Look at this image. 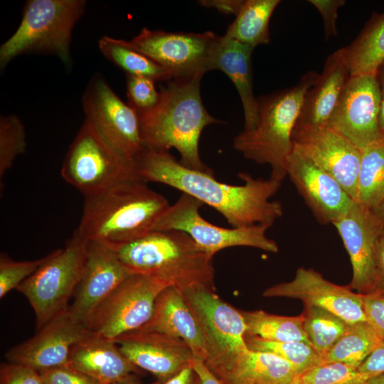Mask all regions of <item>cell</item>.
Returning <instances> with one entry per match:
<instances>
[{
    "mask_svg": "<svg viewBox=\"0 0 384 384\" xmlns=\"http://www.w3.org/2000/svg\"><path fill=\"white\" fill-rule=\"evenodd\" d=\"M373 292L384 294V231L380 235L376 244L375 277Z\"/></svg>",
    "mask_w": 384,
    "mask_h": 384,
    "instance_id": "ee69618b",
    "label": "cell"
},
{
    "mask_svg": "<svg viewBox=\"0 0 384 384\" xmlns=\"http://www.w3.org/2000/svg\"><path fill=\"white\" fill-rule=\"evenodd\" d=\"M37 331L34 336L5 353L9 362L38 372L65 366L73 346L90 332L68 309Z\"/></svg>",
    "mask_w": 384,
    "mask_h": 384,
    "instance_id": "d6986e66",
    "label": "cell"
},
{
    "mask_svg": "<svg viewBox=\"0 0 384 384\" xmlns=\"http://www.w3.org/2000/svg\"><path fill=\"white\" fill-rule=\"evenodd\" d=\"M298 375L278 356L248 350L242 353L220 380L223 384H292Z\"/></svg>",
    "mask_w": 384,
    "mask_h": 384,
    "instance_id": "484cf974",
    "label": "cell"
},
{
    "mask_svg": "<svg viewBox=\"0 0 384 384\" xmlns=\"http://www.w3.org/2000/svg\"><path fill=\"white\" fill-rule=\"evenodd\" d=\"M262 296L299 299L304 304L329 311L348 324L367 321L362 294L353 292L348 285L328 281L311 268L299 267L292 280L266 289Z\"/></svg>",
    "mask_w": 384,
    "mask_h": 384,
    "instance_id": "ac0fdd59",
    "label": "cell"
},
{
    "mask_svg": "<svg viewBox=\"0 0 384 384\" xmlns=\"http://www.w3.org/2000/svg\"><path fill=\"white\" fill-rule=\"evenodd\" d=\"M363 301L367 322L381 339L384 338V294H365Z\"/></svg>",
    "mask_w": 384,
    "mask_h": 384,
    "instance_id": "60d3db41",
    "label": "cell"
},
{
    "mask_svg": "<svg viewBox=\"0 0 384 384\" xmlns=\"http://www.w3.org/2000/svg\"><path fill=\"white\" fill-rule=\"evenodd\" d=\"M343 49L350 76L376 75L384 63V12L373 15L359 35Z\"/></svg>",
    "mask_w": 384,
    "mask_h": 384,
    "instance_id": "4316f807",
    "label": "cell"
},
{
    "mask_svg": "<svg viewBox=\"0 0 384 384\" xmlns=\"http://www.w3.org/2000/svg\"><path fill=\"white\" fill-rule=\"evenodd\" d=\"M203 75L167 81L159 88L160 100L150 112L138 115L145 149L169 151L174 148L184 166L214 173L201 160L199 139L204 128L223 122L210 115L201 100Z\"/></svg>",
    "mask_w": 384,
    "mask_h": 384,
    "instance_id": "7a4b0ae2",
    "label": "cell"
},
{
    "mask_svg": "<svg viewBox=\"0 0 384 384\" xmlns=\"http://www.w3.org/2000/svg\"><path fill=\"white\" fill-rule=\"evenodd\" d=\"M133 273L110 247L87 241L82 272L68 311L86 327L98 306Z\"/></svg>",
    "mask_w": 384,
    "mask_h": 384,
    "instance_id": "e0dca14e",
    "label": "cell"
},
{
    "mask_svg": "<svg viewBox=\"0 0 384 384\" xmlns=\"http://www.w3.org/2000/svg\"><path fill=\"white\" fill-rule=\"evenodd\" d=\"M82 102L85 120L112 147L135 161L144 149L137 113L99 73L90 78Z\"/></svg>",
    "mask_w": 384,
    "mask_h": 384,
    "instance_id": "7c38bea8",
    "label": "cell"
},
{
    "mask_svg": "<svg viewBox=\"0 0 384 384\" xmlns=\"http://www.w3.org/2000/svg\"><path fill=\"white\" fill-rule=\"evenodd\" d=\"M114 341L132 364L151 373L161 383L189 365L194 358L184 341L159 332L138 330Z\"/></svg>",
    "mask_w": 384,
    "mask_h": 384,
    "instance_id": "44dd1931",
    "label": "cell"
},
{
    "mask_svg": "<svg viewBox=\"0 0 384 384\" xmlns=\"http://www.w3.org/2000/svg\"><path fill=\"white\" fill-rule=\"evenodd\" d=\"M169 206L146 182H125L85 197L77 230L87 241L116 247L152 231Z\"/></svg>",
    "mask_w": 384,
    "mask_h": 384,
    "instance_id": "3957f363",
    "label": "cell"
},
{
    "mask_svg": "<svg viewBox=\"0 0 384 384\" xmlns=\"http://www.w3.org/2000/svg\"><path fill=\"white\" fill-rule=\"evenodd\" d=\"M198 3L205 7L213 8L224 14H235L239 13L244 0H201Z\"/></svg>",
    "mask_w": 384,
    "mask_h": 384,
    "instance_id": "f6af8a7d",
    "label": "cell"
},
{
    "mask_svg": "<svg viewBox=\"0 0 384 384\" xmlns=\"http://www.w3.org/2000/svg\"><path fill=\"white\" fill-rule=\"evenodd\" d=\"M358 370L368 378L384 373V338L380 340Z\"/></svg>",
    "mask_w": 384,
    "mask_h": 384,
    "instance_id": "7bdbcfd3",
    "label": "cell"
},
{
    "mask_svg": "<svg viewBox=\"0 0 384 384\" xmlns=\"http://www.w3.org/2000/svg\"><path fill=\"white\" fill-rule=\"evenodd\" d=\"M246 325V334L262 339L277 341L311 343L304 331L302 314L286 316L269 314L262 310L241 311Z\"/></svg>",
    "mask_w": 384,
    "mask_h": 384,
    "instance_id": "f546056e",
    "label": "cell"
},
{
    "mask_svg": "<svg viewBox=\"0 0 384 384\" xmlns=\"http://www.w3.org/2000/svg\"><path fill=\"white\" fill-rule=\"evenodd\" d=\"M24 126L15 114L0 117V178L13 165L16 158L26 151Z\"/></svg>",
    "mask_w": 384,
    "mask_h": 384,
    "instance_id": "e575fe53",
    "label": "cell"
},
{
    "mask_svg": "<svg viewBox=\"0 0 384 384\" xmlns=\"http://www.w3.org/2000/svg\"><path fill=\"white\" fill-rule=\"evenodd\" d=\"M0 384L44 383L37 370L21 364L9 362L1 365Z\"/></svg>",
    "mask_w": 384,
    "mask_h": 384,
    "instance_id": "f35d334b",
    "label": "cell"
},
{
    "mask_svg": "<svg viewBox=\"0 0 384 384\" xmlns=\"http://www.w3.org/2000/svg\"><path fill=\"white\" fill-rule=\"evenodd\" d=\"M247 348L253 351L275 354L287 361L298 376L324 363L320 354L310 345L298 341L277 342L255 336H245Z\"/></svg>",
    "mask_w": 384,
    "mask_h": 384,
    "instance_id": "836d02e7",
    "label": "cell"
},
{
    "mask_svg": "<svg viewBox=\"0 0 384 384\" xmlns=\"http://www.w3.org/2000/svg\"><path fill=\"white\" fill-rule=\"evenodd\" d=\"M376 76L380 92L378 125L380 139L384 140V63L379 68Z\"/></svg>",
    "mask_w": 384,
    "mask_h": 384,
    "instance_id": "c3c4849f",
    "label": "cell"
},
{
    "mask_svg": "<svg viewBox=\"0 0 384 384\" xmlns=\"http://www.w3.org/2000/svg\"><path fill=\"white\" fill-rule=\"evenodd\" d=\"M279 0H245L225 36L252 48L270 42L269 23Z\"/></svg>",
    "mask_w": 384,
    "mask_h": 384,
    "instance_id": "83f0119b",
    "label": "cell"
},
{
    "mask_svg": "<svg viewBox=\"0 0 384 384\" xmlns=\"http://www.w3.org/2000/svg\"><path fill=\"white\" fill-rule=\"evenodd\" d=\"M167 287L154 276L132 274L98 306L87 329L112 340L142 329L151 318L159 294Z\"/></svg>",
    "mask_w": 384,
    "mask_h": 384,
    "instance_id": "8fae6325",
    "label": "cell"
},
{
    "mask_svg": "<svg viewBox=\"0 0 384 384\" xmlns=\"http://www.w3.org/2000/svg\"><path fill=\"white\" fill-rule=\"evenodd\" d=\"M127 96L128 105L138 115L152 110L160 100V92L155 81L139 76L127 75Z\"/></svg>",
    "mask_w": 384,
    "mask_h": 384,
    "instance_id": "74e56055",
    "label": "cell"
},
{
    "mask_svg": "<svg viewBox=\"0 0 384 384\" xmlns=\"http://www.w3.org/2000/svg\"><path fill=\"white\" fill-rule=\"evenodd\" d=\"M380 340L367 321L350 324L345 334L322 359L324 362H338L358 368Z\"/></svg>",
    "mask_w": 384,
    "mask_h": 384,
    "instance_id": "1f68e13d",
    "label": "cell"
},
{
    "mask_svg": "<svg viewBox=\"0 0 384 384\" xmlns=\"http://www.w3.org/2000/svg\"><path fill=\"white\" fill-rule=\"evenodd\" d=\"M302 316L311 345L321 358L345 334L350 324L336 314L312 305L305 304Z\"/></svg>",
    "mask_w": 384,
    "mask_h": 384,
    "instance_id": "d6a6232c",
    "label": "cell"
},
{
    "mask_svg": "<svg viewBox=\"0 0 384 384\" xmlns=\"http://www.w3.org/2000/svg\"><path fill=\"white\" fill-rule=\"evenodd\" d=\"M110 248L134 274L152 275L179 289L195 284L214 287L213 257L185 233L151 231Z\"/></svg>",
    "mask_w": 384,
    "mask_h": 384,
    "instance_id": "5b68a950",
    "label": "cell"
},
{
    "mask_svg": "<svg viewBox=\"0 0 384 384\" xmlns=\"http://www.w3.org/2000/svg\"><path fill=\"white\" fill-rule=\"evenodd\" d=\"M114 384H144V383H142L141 382H139V380H137L135 375L132 376V377H130L124 380H122L121 382H119V383H114ZM149 384H161V383L158 382V381H156L154 383H149Z\"/></svg>",
    "mask_w": 384,
    "mask_h": 384,
    "instance_id": "f907efd6",
    "label": "cell"
},
{
    "mask_svg": "<svg viewBox=\"0 0 384 384\" xmlns=\"http://www.w3.org/2000/svg\"><path fill=\"white\" fill-rule=\"evenodd\" d=\"M49 254L34 260L16 261L4 253L0 256V297L31 276L48 258Z\"/></svg>",
    "mask_w": 384,
    "mask_h": 384,
    "instance_id": "8d00e7d4",
    "label": "cell"
},
{
    "mask_svg": "<svg viewBox=\"0 0 384 384\" xmlns=\"http://www.w3.org/2000/svg\"><path fill=\"white\" fill-rule=\"evenodd\" d=\"M321 14L324 28L326 40L337 36L336 20L338 10L346 4L344 0H309Z\"/></svg>",
    "mask_w": 384,
    "mask_h": 384,
    "instance_id": "b9f144b4",
    "label": "cell"
},
{
    "mask_svg": "<svg viewBox=\"0 0 384 384\" xmlns=\"http://www.w3.org/2000/svg\"><path fill=\"white\" fill-rule=\"evenodd\" d=\"M332 225L350 257L353 275L348 287L362 295L372 293L375 286L376 244L384 231V222L373 211L355 201L348 211Z\"/></svg>",
    "mask_w": 384,
    "mask_h": 384,
    "instance_id": "2e32d148",
    "label": "cell"
},
{
    "mask_svg": "<svg viewBox=\"0 0 384 384\" xmlns=\"http://www.w3.org/2000/svg\"><path fill=\"white\" fill-rule=\"evenodd\" d=\"M161 384H202V383L191 363Z\"/></svg>",
    "mask_w": 384,
    "mask_h": 384,
    "instance_id": "bcb514c9",
    "label": "cell"
},
{
    "mask_svg": "<svg viewBox=\"0 0 384 384\" xmlns=\"http://www.w3.org/2000/svg\"><path fill=\"white\" fill-rule=\"evenodd\" d=\"M181 290L204 335L206 357L203 362L220 380L239 356L249 350L241 311L221 299L215 293V287L195 284Z\"/></svg>",
    "mask_w": 384,
    "mask_h": 384,
    "instance_id": "ba28073f",
    "label": "cell"
},
{
    "mask_svg": "<svg viewBox=\"0 0 384 384\" xmlns=\"http://www.w3.org/2000/svg\"><path fill=\"white\" fill-rule=\"evenodd\" d=\"M298 378L309 384H367L370 378L358 368L338 362H324Z\"/></svg>",
    "mask_w": 384,
    "mask_h": 384,
    "instance_id": "d590c367",
    "label": "cell"
},
{
    "mask_svg": "<svg viewBox=\"0 0 384 384\" xmlns=\"http://www.w3.org/2000/svg\"><path fill=\"white\" fill-rule=\"evenodd\" d=\"M38 373L44 384H100L90 376L66 365Z\"/></svg>",
    "mask_w": 384,
    "mask_h": 384,
    "instance_id": "ab89813d",
    "label": "cell"
},
{
    "mask_svg": "<svg viewBox=\"0 0 384 384\" xmlns=\"http://www.w3.org/2000/svg\"><path fill=\"white\" fill-rule=\"evenodd\" d=\"M294 149L326 171L356 201L362 151L329 128L294 129Z\"/></svg>",
    "mask_w": 384,
    "mask_h": 384,
    "instance_id": "9a60e30c",
    "label": "cell"
},
{
    "mask_svg": "<svg viewBox=\"0 0 384 384\" xmlns=\"http://www.w3.org/2000/svg\"><path fill=\"white\" fill-rule=\"evenodd\" d=\"M287 176L321 224H333L355 201L337 181L294 149L287 160Z\"/></svg>",
    "mask_w": 384,
    "mask_h": 384,
    "instance_id": "ffe728a7",
    "label": "cell"
},
{
    "mask_svg": "<svg viewBox=\"0 0 384 384\" xmlns=\"http://www.w3.org/2000/svg\"><path fill=\"white\" fill-rule=\"evenodd\" d=\"M380 102L376 75L350 76L327 127L363 151L381 139L378 125Z\"/></svg>",
    "mask_w": 384,
    "mask_h": 384,
    "instance_id": "5bb4252c",
    "label": "cell"
},
{
    "mask_svg": "<svg viewBox=\"0 0 384 384\" xmlns=\"http://www.w3.org/2000/svg\"><path fill=\"white\" fill-rule=\"evenodd\" d=\"M254 48L225 36H220L213 50L210 70H220L235 85L244 112V130L255 127L257 121V98L252 90L251 55Z\"/></svg>",
    "mask_w": 384,
    "mask_h": 384,
    "instance_id": "d4e9b609",
    "label": "cell"
},
{
    "mask_svg": "<svg viewBox=\"0 0 384 384\" xmlns=\"http://www.w3.org/2000/svg\"><path fill=\"white\" fill-rule=\"evenodd\" d=\"M203 204L196 198L181 193L178 200L165 210L152 231L177 230L186 233L206 252L213 257L225 248L245 246L277 253V242L267 238L269 228L263 225L226 228L213 225L200 214Z\"/></svg>",
    "mask_w": 384,
    "mask_h": 384,
    "instance_id": "30bf717a",
    "label": "cell"
},
{
    "mask_svg": "<svg viewBox=\"0 0 384 384\" xmlns=\"http://www.w3.org/2000/svg\"><path fill=\"white\" fill-rule=\"evenodd\" d=\"M367 384H384V373L370 377Z\"/></svg>",
    "mask_w": 384,
    "mask_h": 384,
    "instance_id": "681fc988",
    "label": "cell"
},
{
    "mask_svg": "<svg viewBox=\"0 0 384 384\" xmlns=\"http://www.w3.org/2000/svg\"><path fill=\"white\" fill-rule=\"evenodd\" d=\"M318 73L303 75L289 88L257 98V121L234 139L233 147L249 160L271 168L270 178L282 181L287 176V160L294 149L292 132L304 95Z\"/></svg>",
    "mask_w": 384,
    "mask_h": 384,
    "instance_id": "277c9868",
    "label": "cell"
},
{
    "mask_svg": "<svg viewBox=\"0 0 384 384\" xmlns=\"http://www.w3.org/2000/svg\"><path fill=\"white\" fill-rule=\"evenodd\" d=\"M61 176L85 198L125 182L142 181L135 161L107 144L86 120L65 154Z\"/></svg>",
    "mask_w": 384,
    "mask_h": 384,
    "instance_id": "9c48e42d",
    "label": "cell"
},
{
    "mask_svg": "<svg viewBox=\"0 0 384 384\" xmlns=\"http://www.w3.org/2000/svg\"><path fill=\"white\" fill-rule=\"evenodd\" d=\"M85 0H28L21 23L0 47V68L23 54L57 56L65 66L72 65L73 30L82 16Z\"/></svg>",
    "mask_w": 384,
    "mask_h": 384,
    "instance_id": "8992f818",
    "label": "cell"
},
{
    "mask_svg": "<svg viewBox=\"0 0 384 384\" xmlns=\"http://www.w3.org/2000/svg\"><path fill=\"white\" fill-rule=\"evenodd\" d=\"M87 246V240L75 230L63 248L49 253L47 260L16 287L34 311L37 331L68 311L82 272Z\"/></svg>",
    "mask_w": 384,
    "mask_h": 384,
    "instance_id": "52a82bcc",
    "label": "cell"
},
{
    "mask_svg": "<svg viewBox=\"0 0 384 384\" xmlns=\"http://www.w3.org/2000/svg\"><path fill=\"white\" fill-rule=\"evenodd\" d=\"M191 365L198 373L202 384H223L206 366L204 362L193 358Z\"/></svg>",
    "mask_w": 384,
    "mask_h": 384,
    "instance_id": "7dc6e473",
    "label": "cell"
},
{
    "mask_svg": "<svg viewBox=\"0 0 384 384\" xmlns=\"http://www.w3.org/2000/svg\"><path fill=\"white\" fill-rule=\"evenodd\" d=\"M139 330L156 331L178 338L189 346L195 358L203 361L206 359L205 338L201 326L181 289L176 287H167L159 294L151 318Z\"/></svg>",
    "mask_w": 384,
    "mask_h": 384,
    "instance_id": "cb8c5ba5",
    "label": "cell"
},
{
    "mask_svg": "<svg viewBox=\"0 0 384 384\" xmlns=\"http://www.w3.org/2000/svg\"><path fill=\"white\" fill-rule=\"evenodd\" d=\"M66 366L100 384H114L135 375L138 368L121 352L114 340L90 331L75 344Z\"/></svg>",
    "mask_w": 384,
    "mask_h": 384,
    "instance_id": "603a6c76",
    "label": "cell"
},
{
    "mask_svg": "<svg viewBox=\"0 0 384 384\" xmlns=\"http://www.w3.org/2000/svg\"><path fill=\"white\" fill-rule=\"evenodd\" d=\"M98 47L105 58L125 72L127 75L144 77L155 82H167L173 79L166 69L129 47L125 40L104 36L100 38Z\"/></svg>",
    "mask_w": 384,
    "mask_h": 384,
    "instance_id": "f1b7e54d",
    "label": "cell"
},
{
    "mask_svg": "<svg viewBox=\"0 0 384 384\" xmlns=\"http://www.w3.org/2000/svg\"><path fill=\"white\" fill-rule=\"evenodd\" d=\"M220 36L204 33L170 32L143 28L127 44L166 69L173 79L204 75L210 70Z\"/></svg>",
    "mask_w": 384,
    "mask_h": 384,
    "instance_id": "4fadbf2b",
    "label": "cell"
},
{
    "mask_svg": "<svg viewBox=\"0 0 384 384\" xmlns=\"http://www.w3.org/2000/svg\"><path fill=\"white\" fill-rule=\"evenodd\" d=\"M144 181L164 183L189 195L219 212L233 228L263 225L268 228L283 215L281 202L271 201L282 182L239 173L242 185L222 183L207 173L188 169L169 151L144 149L135 160Z\"/></svg>",
    "mask_w": 384,
    "mask_h": 384,
    "instance_id": "6da1fadb",
    "label": "cell"
},
{
    "mask_svg": "<svg viewBox=\"0 0 384 384\" xmlns=\"http://www.w3.org/2000/svg\"><path fill=\"white\" fill-rule=\"evenodd\" d=\"M292 384H309V383H306L302 382V381L297 377V378L294 380V382Z\"/></svg>",
    "mask_w": 384,
    "mask_h": 384,
    "instance_id": "f5cc1de1",
    "label": "cell"
},
{
    "mask_svg": "<svg viewBox=\"0 0 384 384\" xmlns=\"http://www.w3.org/2000/svg\"><path fill=\"white\" fill-rule=\"evenodd\" d=\"M349 78L344 49L341 48L328 56L321 73L306 91L294 129L327 127Z\"/></svg>",
    "mask_w": 384,
    "mask_h": 384,
    "instance_id": "7402d4cb",
    "label": "cell"
},
{
    "mask_svg": "<svg viewBox=\"0 0 384 384\" xmlns=\"http://www.w3.org/2000/svg\"><path fill=\"white\" fill-rule=\"evenodd\" d=\"M384 200V140L362 151L356 201L374 211Z\"/></svg>",
    "mask_w": 384,
    "mask_h": 384,
    "instance_id": "4dcf8cb0",
    "label": "cell"
},
{
    "mask_svg": "<svg viewBox=\"0 0 384 384\" xmlns=\"http://www.w3.org/2000/svg\"><path fill=\"white\" fill-rule=\"evenodd\" d=\"M373 213L380 220L384 222V200Z\"/></svg>",
    "mask_w": 384,
    "mask_h": 384,
    "instance_id": "816d5d0a",
    "label": "cell"
}]
</instances>
